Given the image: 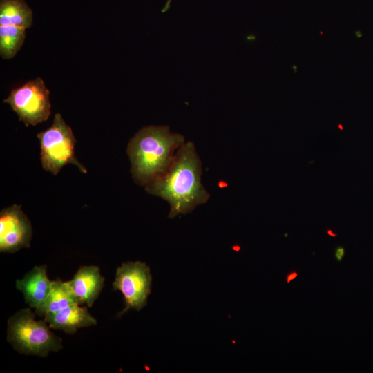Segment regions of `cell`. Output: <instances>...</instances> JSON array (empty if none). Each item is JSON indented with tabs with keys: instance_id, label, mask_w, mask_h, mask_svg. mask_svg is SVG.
Instances as JSON below:
<instances>
[{
	"instance_id": "cell-1",
	"label": "cell",
	"mask_w": 373,
	"mask_h": 373,
	"mask_svg": "<svg viewBox=\"0 0 373 373\" xmlns=\"http://www.w3.org/2000/svg\"><path fill=\"white\" fill-rule=\"evenodd\" d=\"M201 175L202 163L195 146L192 142H184L169 169L147 184L145 189L169 203V218H173L191 212L209 200Z\"/></svg>"
},
{
	"instance_id": "cell-2",
	"label": "cell",
	"mask_w": 373,
	"mask_h": 373,
	"mask_svg": "<svg viewBox=\"0 0 373 373\" xmlns=\"http://www.w3.org/2000/svg\"><path fill=\"white\" fill-rule=\"evenodd\" d=\"M184 142L183 135L172 133L167 126H149L140 129L130 140L126 150L134 181L145 186L163 175Z\"/></svg>"
},
{
	"instance_id": "cell-3",
	"label": "cell",
	"mask_w": 373,
	"mask_h": 373,
	"mask_svg": "<svg viewBox=\"0 0 373 373\" xmlns=\"http://www.w3.org/2000/svg\"><path fill=\"white\" fill-rule=\"evenodd\" d=\"M35 315L30 308L12 315L7 323V341L20 354L46 357L61 350L62 341L44 320H35Z\"/></svg>"
},
{
	"instance_id": "cell-4",
	"label": "cell",
	"mask_w": 373,
	"mask_h": 373,
	"mask_svg": "<svg viewBox=\"0 0 373 373\" xmlns=\"http://www.w3.org/2000/svg\"><path fill=\"white\" fill-rule=\"evenodd\" d=\"M37 137L40 142L41 165L45 171L56 175L64 166L71 164L81 172H87L75 157V137L60 113L55 115L52 125L38 133Z\"/></svg>"
},
{
	"instance_id": "cell-5",
	"label": "cell",
	"mask_w": 373,
	"mask_h": 373,
	"mask_svg": "<svg viewBox=\"0 0 373 373\" xmlns=\"http://www.w3.org/2000/svg\"><path fill=\"white\" fill-rule=\"evenodd\" d=\"M49 94L43 79L37 77L12 89L3 102L10 105L26 126H35L46 121L50 115Z\"/></svg>"
},
{
	"instance_id": "cell-6",
	"label": "cell",
	"mask_w": 373,
	"mask_h": 373,
	"mask_svg": "<svg viewBox=\"0 0 373 373\" xmlns=\"http://www.w3.org/2000/svg\"><path fill=\"white\" fill-rule=\"evenodd\" d=\"M152 276L150 267L140 261L124 262L118 267L113 283V289L119 291L125 307L118 314L122 316L131 309L140 311L147 304L151 292Z\"/></svg>"
},
{
	"instance_id": "cell-7",
	"label": "cell",
	"mask_w": 373,
	"mask_h": 373,
	"mask_svg": "<svg viewBox=\"0 0 373 373\" xmlns=\"http://www.w3.org/2000/svg\"><path fill=\"white\" fill-rule=\"evenodd\" d=\"M31 223L20 205L12 204L0 212V251L14 253L30 247Z\"/></svg>"
},
{
	"instance_id": "cell-8",
	"label": "cell",
	"mask_w": 373,
	"mask_h": 373,
	"mask_svg": "<svg viewBox=\"0 0 373 373\" xmlns=\"http://www.w3.org/2000/svg\"><path fill=\"white\" fill-rule=\"evenodd\" d=\"M67 282L79 305L86 304L91 307L104 287V278L101 275L99 267L84 265Z\"/></svg>"
},
{
	"instance_id": "cell-9",
	"label": "cell",
	"mask_w": 373,
	"mask_h": 373,
	"mask_svg": "<svg viewBox=\"0 0 373 373\" xmlns=\"http://www.w3.org/2000/svg\"><path fill=\"white\" fill-rule=\"evenodd\" d=\"M46 265H36L21 279L15 282L17 290L23 295L25 302L36 309L47 297L52 285L47 274Z\"/></svg>"
},
{
	"instance_id": "cell-10",
	"label": "cell",
	"mask_w": 373,
	"mask_h": 373,
	"mask_svg": "<svg viewBox=\"0 0 373 373\" xmlns=\"http://www.w3.org/2000/svg\"><path fill=\"white\" fill-rule=\"evenodd\" d=\"M51 329L63 330L73 334L78 329L88 327L97 324V320L89 313L87 308L79 304H73L57 312L44 317Z\"/></svg>"
},
{
	"instance_id": "cell-11",
	"label": "cell",
	"mask_w": 373,
	"mask_h": 373,
	"mask_svg": "<svg viewBox=\"0 0 373 373\" xmlns=\"http://www.w3.org/2000/svg\"><path fill=\"white\" fill-rule=\"evenodd\" d=\"M73 304H79L68 282L60 279L52 280L51 289L46 299L35 309L38 316L57 312Z\"/></svg>"
},
{
	"instance_id": "cell-12",
	"label": "cell",
	"mask_w": 373,
	"mask_h": 373,
	"mask_svg": "<svg viewBox=\"0 0 373 373\" xmlns=\"http://www.w3.org/2000/svg\"><path fill=\"white\" fill-rule=\"evenodd\" d=\"M32 11L23 0H0V26L30 28Z\"/></svg>"
},
{
	"instance_id": "cell-13",
	"label": "cell",
	"mask_w": 373,
	"mask_h": 373,
	"mask_svg": "<svg viewBox=\"0 0 373 373\" xmlns=\"http://www.w3.org/2000/svg\"><path fill=\"white\" fill-rule=\"evenodd\" d=\"M26 29L16 26H0V55L12 58L20 50L26 38Z\"/></svg>"
},
{
	"instance_id": "cell-14",
	"label": "cell",
	"mask_w": 373,
	"mask_h": 373,
	"mask_svg": "<svg viewBox=\"0 0 373 373\" xmlns=\"http://www.w3.org/2000/svg\"><path fill=\"white\" fill-rule=\"evenodd\" d=\"M345 249L342 245H338L334 249V258L338 262H341L345 256Z\"/></svg>"
},
{
	"instance_id": "cell-15",
	"label": "cell",
	"mask_w": 373,
	"mask_h": 373,
	"mask_svg": "<svg viewBox=\"0 0 373 373\" xmlns=\"http://www.w3.org/2000/svg\"><path fill=\"white\" fill-rule=\"evenodd\" d=\"M298 276V272L296 271H291L287 273L285 277V280L287 283H289L291 280L295 279Z\"/></svg>"
},
{
	"instance_id": "cell-16",
	"label": "cell",
	"mask_w": 373,
	"mask_h": 373,
	"mask_svg": "<svg viewBox=\"0 0 373 373\" xmlns=\"http://www.w3.org/2000/svg\"><path fill=\"white\" fill-rule=\"evenodd\" d=\"M326 233L332 237L337 236V233H334L331 229H327Z\"/></svg>"
},
{
	"instance_id": "cell-17",
	"label": "cell",
	"mask_w": 373,
	"mask_h": 373,
	"mask_svg": "<svg viewBox=\"0 0 373 373\" xmlns=\"http://www.w3.org/2000/svg\"><path fill=\"white\" fill-rule=\"evenodd\" d=\"M172 0H168L166 3V5L164 6L162 12H166L170 7L171 2Z\"/></svg>"
},
{
	"instance_id": "cell-18",
	"label": "cell",
	"mask_w": 373,
	"mask_h": 373,
	"mask_svg": "<svg viewBox=\"0 0 373 373\" xmlns=\"http://www.w3.org/2000/svg\"><path fill=\"white\" fill-rule=\"evenodd\" d=\"M355 34H356L357 38H361V37H363V34L361 33V32L360 30L355 31Z\"/></svg>"
},
{
	"instance_id": "cell-19",
	"label": "cell",
	"mask_w": 373,
	"mask_h": 373,
	"mask_svg": "<svg viewBox=\"0 0 373 373\" xmlns=\"http://www.w3.org/2000/svg\"><path fill=\"white\" fill-rule=\"evenodd\" d=\"M292 67H293V68H294V72L296 73V72H297V70H296V69H298V67L296 66L295 65H293Z\"/></svg>"
},
{
	"instance_id": "cell-20",
	"label": "cell",
	"mask_w": 373,
	"mask_h": 373,
	"mask_svg": "<svg viewBox=\"0 0 373 373\" xmlns=\"http://www.w3.org/2000/svg\"><path fill=\"white\" fill-rule=\"evenodd\" d=\"M338 128H339L340 130H343V126H342L341 124H338Z\"/></svg>"
}]
</instances>
